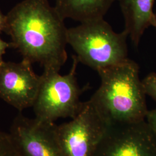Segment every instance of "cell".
Wrapping results in <instances>:
<instances>
[{"label": "cell", "mask_w": 156, "mask_h": 156, "mask_svg": "<svg viewBox=\"0 0 156 156\" xmlns=\"http://www.w3.org/2000/svg\"><path fill=\"white\" fill-rule=\"evenodd\" d=\"M6 16L5 33L23 59L59 72L68 57V28L56 8L48 0H23Z\"/></svg>", "instance_id": "obj_1"}, {"label": "cell", "mask_w": 156, "mask_h": 156, "mask_svg": "<svg viewBox=\"0 0 156 156\" xmlns=\"http://www.w3.org/2000/svg\"><path fill=\"white\" fill-rule=\"evenodd\" d=\"M99 88L90 99L109 125L145 120L148 109L140 67L132 60L99 70Z\"/></svg>", "instance_id": "obj_2"}, {"label": "cell", "mask_w": 156, "mask_h": 156, "mask_svg": "<svg viewBox=\"0 0 156 156\" xmlns=\"http://www.w3.org/2000/svg\"><path fill=\"white\" fill-rule=\"evenodd\" d=\"M68 28L67 42L79 62L97 72L126 61L128 35L116 33L104 19H95Z\"/></svg>", "instance_id": "obj_3"}, {"label": "cell", "mask_w": 156, "mask_h": 156, "mask_svg": "<svg viewBox=\"0 0 156 156\" xmlns=\"http://www.w3.org/2000/svg\"><path fill=\"white\" fill-rule=\"evenodd\" d=\"M78 62L73 56L69 72L62 75L56 71H44L38 93L33 107L35 119L43 123H55L60 118L75 117L83 105L81 95L89 86L80 87L76 79Z\"/></svg>", "instance_id": "obj_4"}, {"label": "cell", "mask_w": 156, "mask_h": 156, "mask_svg": "<svg viewBox=\"0 0 156 156\" xmlns=\"http://www.w3.org/2000/svg\"><path fill=\"white\" fill-rule=\"evenodd\" d=\"M109 124L90 100L71 120L54 126L56 141L62 156H94Z\"/></svg>", "instance_id": "obj_5"}, {"label": "cell", "mask_w": 156, "mask_h": 156, "mask_svg": "<svg viewBox=\"0 0 156 156\" xmlns=\"http://www.w3.org/2000/svg\"><path fill=\"white\" fill-rule=\"evenodd\" d=\"M94 156H156V134L146 120L110 124Z\"/></svg>", "instance_id": "obj_6"}, {"label": "cell", "mask_w": 156, "mask_h": 156, "mask_svg": "<svg viewBox=\"0 0 156 156\" xmlns=\"http://www.w3.org/2000/svg\"><path fill=\"white\" fill-rule=\"evenodd\" d=\"M41 80L28 60L3 62L0 64V98L20 112L33 107Z\"/></svg>", "instance_id": "obj_7"}, {"label": "cell", "mask_w": 156, "mask_h": 156, "mask_svg": "<svg viewBox=\"0 0 156 156\" xmlns=\"http://www.w3.org/2000/svg\"><path fill=\"white\" fill-rule=\"evenodd\" d=\"M54 126L26 117L20 112L13 120L9 134L22 156H62Z\"/></svg>", "instance_id": "obj_8"}, {"label": "cell", "mask_w": 156, "mask_h": 156, "mask_svg": "<svg viewBox=\"0 0 156 156\" xmlns=\"http://www.w3.org/2000/svg\"><path fill=\"white\" fill-rule=\"evenodd\" d=\"M124 20V31L138 46L146 30L151 26L154 0H119Z\"/></svg>", "instance_id": "obj_9"}, {"label": "cell", "mask_w": 156, "mask_h": 156, "mask_svg": "<svg viewBox=\"0 0 156 156\" xmlns=\"http://www.w3.org/2000/svg\"><path fill=\"white\" fill-rule=\"evenodd\" d=\"M116 0H55V7L63 19L80 23L104 19Z\"/></svg>", "instance_id": "obj_10"}, {"label": "cell", "mask_w": 156, "mask_h": 156, "mask_svg": "<svg viewBox=\"0 0 156 156\" xmlns=\"http://www.w3.org/2000/svg\"><path fill=\"white\" fill-rule=\"evenodd\" d=\"M0 156H22L10 134L0 130Z\"/></svg>", "instance_id": "obj_11"}, {"label": "cell", "mask_w": 156, "mask_h": 156, "mask_svg": "<svg viewBox=\"0 0 156 156\" xmlns=\"http://www.w3.org/2000/svg\"><path fill=\"white\" fill-rule=\"evenodd\" d=\"M146 95L156 102V73H151L142 80Z\"/></svg>", "instance_id": "obj_12"}, {"label": "cell", "mask_w": 156, "mask_h": 156, "mask_svg": "<svg viewBox=\"0 0 156 156\" xmlns=\"http://www.w3.org/2000/svg\"><path fill=\"white\" fill-rule=\"evenodd\" d=\"M145 120L156 134V109L148 111Z\"/></svg>", "instance_id": "obj_13"}, {"label": "cell", "mask_w": 156, "mask_h": 156, "mask_svg": "<svg viewBox=\"0 0 156 156\" xmlns=\"http://www.w3.org/2000/svg\"><path fill=\"white\" fill-rule=\"evenodd\" d=\"M11 47H12L11 42H7L4 41L0 37V64L4 62L2 57L5 53L6 50Z\"/></svg>", "instance_id": "obj_14"}, {"label": "cell", "mask_w": 156, "mask_h": 156, "mask_svg": "<svg viewBox=\"0 0 156 156\" xmlns=\"http://www.w3.org/2000/svg\"><path fill=\"white\" fill-rule=\"evenodd\" d=\"M7 28L6 16L4 15L0 10V34L2 32H6Z\"/></svg>", "instance_id": "obj_15"}, {"label": "cell", "mask_w": 156, "mask_h": 156, "mask_svg": "<svg viewBox=\"0 0 156 156\" xmlns=\"http://www.w3.org/2000/svg\"><path fill=\"white\" fill-rule=\"evenodd\" d=\"M151 26H153L156 30V14L154 13L151 20Z\"/></svg>", "instance_id": "obj_16"}]
</instances>
